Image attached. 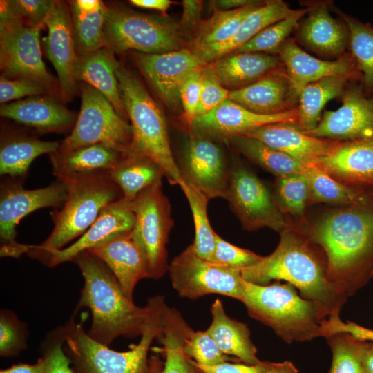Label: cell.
<instances>
[{"label":"cell","instance_id":"cell-35","mask_svg":"<svg viewBox=\"0 0 373 373\" xmlns=\"http://www.w3.org/2000/svg\"><path fill=\"white\" fill-rule=\"evenodd\" d=\"M108 175L120 189L123 198L128 202L133 200L143 190L162 181L165 176L158 164L147 157L137 155H124Z\"/></svg>","mask_w":373,"mask_h":373},{"label":"cell","instance_id":"cell-46","mask_svg":"<svg viewBox=\"0 0 373 373\" xmlns=\"http://www.w3.org/2000/svg\"><path fill=\"white\" fill-rule=\"evenodd\" d=\"M186 356L195 363L204 365H214L229 360L213 339L206 332L187 330L183 343Z\"/></svg>","mask_w":373,"mask_h":373},{"label":"cell","instance_id":"cell-33","mask_svg":"<svg viewBox=\"0 0 373 373\" xmlns=\"http://www.w3.org/2000/svg\"><path fill=\"white\" fill-rule=\"evenodd\" d=\"M60 143L21 133H3L0 144L1 175L25 180L32 161L41 155L55 153Z\"/></svg>","mask_w":373,"mask_h":373},{"label":"cell","instance_id":"cell-4","mask_svg":"<svg viewBox=\"0 0 373 373\" xmlns=\"http://www.w3.org/2000/svg\"><path fill=\"white\" fill-rule=\"evenodd\" d=\"M241 302L252 318L287 343L323 336L322 323L329 317L324 308L300 297L288 283L261 285L245 281Z\"/></svg>","mask_w":373,"mask_h":373},{"label":"cell","instance_id":"cell-60","mask_svg":"<svg viewBox=\"0 0 373 373\" xmlns=\"http://www.w3.org/2000/svg\"><path fill=\"white\" fill-rule=\"evenodd\" d=\"M272 373H298V370L290 361H284L276 363Z\"/></svg>","mask_w":373,"mask_h":373},{"label":"cell","instance_id":"cell-49","mask_svg":"<svg viewBox=\"0 0 373 373\" xmlns=\"http://www.w3.org/2000/svg\"><path fill=\"white\" fill-rule=\"evenodd\" d=\"M52 94L44 84L29 77L8 79L1 75L0 103L7 104L23 97Z\"/></svg>","mask_w":373,"mask_h":373},{"label":"cell","instance_id":"cell-37","mask_svg":"<svg viewBox=\"0 0 373 373\" xmlns=\"http://www.w3.org/2000/svg\"><path fill=\"white\" fill-rule=\"evenodd\" d=\"M350 82L344 77H328L305 86L299 93L296 125L305 133L314 130L321 120L324 106L341 97Z\"/></svg>","mask_w":373,"mask_h":373},{"label":"cell","instance_id":"cell-51","mask_svg":"<svg viewBox=\"0 0 373 373\" xmlns=\"http://www.w3.org/2000/svg\"><path fill=\"white\" fill-rule=\"evenodd\" d=\"M23 23L31 28L44 26V21L52 7V0H11Z\"/></svg>","mask_w":373,"mask_h":373},{"label":"cell","instance_id":"cell-58","mask_svg":"<svg viewBox=\"0 0 373 373\" xmlns=\"http://www.w3.org/2000/svg\"><path fill=\"white\" fill-rule=\"evenodd\" d=\"M251 0H217L209 1L210 8L213 10H231L254 3Z\"/></svg>","mask_w":373,"mask_h":373},{"label":"cell","instance_id":"cell-14","mask_svg":"<svg viewBox=\"0 0 373 373\" xmlns=\"http://www.w3.org/2000/svg\"><path fill=\"white\" fill-rule=\"evenodd\" d=\"M24 179L4 177L0 188V237L3 246L17 243L16 227L21 220L39 209L60 208L68 193V185L59 180L37 189H26Z\"/></svg>","mask_w":373,"mask_h":373},{"label":"cell","instance_id":"cell-17","mask_svg":"<svg viewBox=\"0 0 373 373\" xmlns=\"http://www.w3.org/2000/svg\"><path fill=\"white\" fill-rule=\"evenodd\" d=\"M135 62L166 105L175 108L180 102V90L187 78L207 64L189 48L135 55Z\"/></svg>","mask_w":373,"mask_h":373},{"label":"cell","instance_id":"cell-39","mask_svg":"<svg viewBox=\"0 0 373 373\" xmlns=\"http://www.w3.org/2000/svg\"><path fill=\"white\" fill-rule=\"evenodd\" d=\"M303 175L309 184L311 205L322 202L354 205L365 202L373 195L372 189L342 184L314 164L307 165Z\"/></svg>","mask_w":373,"mask_h":373},{"label":"cell","instance_id":"cell-50","mask_svg":"<svg viewBox=\"0 0 373 373\" xmlns=\"http://www.w3.org/2000/svg\"><path fill=\"white\" fill-rule=\"evenodd\" d=\"M203 68L194 71L187 78L180 90V102L184 111V119L190 131L197 117L201 95Z\"/></svg>","mask_w":373,"mask_h":373},{"label":"cell","instance_id":"cell-42","mask_svg":"<svg viewBox=\"0 0 373 373\" xmlns=\"http://www.w3.org/2000/svg\"><path fill=\"white\" fill-rule=\"evenodd\" d=\"M178 185L188 200L193 215L195 227L193 249L198 256L210 261L216 247V233L211 228L207 216L209 198L184 180Z\"/></svg>","mask_w":373,"mask_h":373},{"label":"cell","instance_id":"cell-1","mask_svg":"<svg viewBox=\"0 0 373 373\" xmlns=\"http://www.w3.org/2000/svg\"><path fill=\"white\" fill-rule=\"evenodd\" d=\"M323 250L327 276L345 300L373 276V195L365 202L325 211L300 224Z\"/></svg>","mask_w":373,"mask_h":373},{"label":"cell","instance_id":"cell-21","mask_svg":"<svg viewBox=\"0 0 373 373\" xmlns=\"http://www.w3.org/2000/svg\"><path fill=\"white\" fill-rule=\"evenodd\" d=\"M135 222V216L130 202L122 197L105 207L93 224L74 243L53 251L39 260L49 267L73 261L79 253L131 231Z\"/></svg>","mask_w":373,"mask_h":373},{"label":"cell","instance_id":"cell-41","mask_svg":"<svg viewBox=\"0 0 373 373\" xmlns=\"http://www.w3.org/2000/svg\"><path fill=\"white\" fill-rule=\"evenodd\" d=\"M329 9L336 12L349 30V47L361 73V84L373 96V27L343 12L329 3Z\"/></svg>","mask_w":373,"mask_h":373},{"label":"cell","instance_id":"cell-38","mask_svg":"<svg viewBox=\"0 0 373 373\" xmlns=\"http://www.w3.org/2000/svg\"><path fill=\"white\" fill-rule=\"evenodd\" d=\"M189 327L174 309L165 306L162 331L156 339L162 345L165 363L161 373H193V364L184 352L183 343Z\"/></svg>","mask_w":373,"mask_h":373},{"label":"cell","instance_id":"cell-11","mask_svg":"<svg viewBox=\"0 0 373 373\" xmlns=\"http://www.w3.org/2000/svg\"><path fill=\"white\" fill-rule=\"evenodd\" d=\"M130 206L135 216L132 231L146 254L151 278H160L169 268L166 244L173 225L162 181L143 190Z\"/></svg>","mask_w":373,"mask_h":373},{"label":"cell","instance_id":"cell-31","mask_svg":"<svg viewBox=\"0 0 373 373\" xmlns=\"http://www.w3.org/2000/svg\"><path fill=\"white\" fill-rule=\"evenodd\" d=\"M296 10L280 0L263 2L241 23L234 36L220 45L206 48L196 54L207 64L236 52L269 25L291 15Z\"/></svg>","mask_w":373,"mask_h":373},{"label":"cell","instance_id":"cell-10","mask_svg":"<svg viewBox=\"0 0 373 373\" xmlns=\"http://www.w3.org/2000/svg\"><path fill=\"white\" fill-rule=\"evenodd\" d=\"M132 142V129L126 119L98 90L83 84L81 108L70 135L61 143L59 152L95 144L110 146L124 155Z\"/></svg>","mask_w":373,"mask_h":373},{"label":"cell","instance_id":"cell-43","mask_svg":"<svg viewBox=\"0 0 373 373\" xmlns=\"http://www.w3.org/2000/svg\"><path fill=\"white\" fill-rule=\"evenodd\" d=\"M274 201L281 213L294 218L301 223L306 220L307 208L311 205V191L307 178L303 174H294L277 178Z\"/></svg>","mask_w":373,"mask_h":373},{"label":"cell","instance_id":"cell-7","mask_svg":"<svg viewBox=\"0 0 373 373\" xmlns=\"http://www.w3.org/2000/svg\"><path fill=\"white\" fill-rule=\"evenodd\" d=\"M151 314L137 344L125 352L111 350L93 339L81 325L66 327L64 338L86 373H146L147 354L153 340L162 331V316L166 303L162 296L149 298Z\"/></svg>","mask_w":373,"mask_h":373},{"label":"cell","instance_id":"cell-47","mask_svg":"<svg viewBox=\"0 0 373 373\" xmlns=\"http://www.w3.org/2000/svg\"><path fill=\"white\" fill-rule=\"evenodd\" d=\"M263 256L233 245L216 233V247L211 262L216 265L242 271L259 262Z\"/></svg>","mask_w":373,"mask_h":373},{"label":"cell","instance_id":"cell-6","mask_svg":"<svg viewBox=\"0 0 373 373\" xmlns=\"http://www.w3.org/2000/svg\"><path fill=\"white\" fill-rule=\"evenodd\" d=\"M68 193L63 205L51 212L53 228L49 236L37 245H22L21 254L40 259L81 237L103 209L122 198V193L108 174L85 176L68 183Z\"/></svg>","mask_w":373,"mask_h":373},{"label":"cell","instance_id":"cell-9","mask_svg":"<svg viewBox=\"0 0 373 373\" xmlns=\"http://www.w3.org/2000/svg\"><path fill=\"white\" fill-rule=\"evenodd\" d=\"M0 67L8 79L29 77L60 93L59 82L49 73L42 59L39 33L42 26H26L11 0L0 1Z\"/></svg>","mask_w":373,"mask_h":373},{"label":"cell","instance_id":"cell-48","mask_svg":"<svg viewBox=\"0 0 373 373\" xmlns=\"http://www.w3.org/2000/svg\"><path fill=\"white\" fill-rule=\"evenodd\" d=\"M229 90L220 82L209 64L202 68V81L197 117L215 109L229 99Z\"/></svg>","mask_w":373,"mask_h":373},{"label":"cell","instance_id":"cell-59","mask_svg":"<svg viewBox=\"0 0 373 373\" xmlns=\"http://www.w3.org/2000/svg\"><path fill=\"white\" fill-rule=\"evenodd\" d=\"M130 3L135 6L151 9L165 13L173 3L169 0H131Z\"/></svg>","mask_w":373,"mask_h":373},{"label":"cell","instance_id":"cell-3","mask_svg":"<svg viewBox=\"0 0 373 373\" xmlns=\"http://www.w3.org/2000/svg\"><path fill=\"white\" fill-rule=\"evenodd\" d=\"M73 262L84 279L79 305L88 307L92 314L88 334L106 346L119 336H142L151 314L150 300L145 307L135 305L107 266L88 250L77 254Z\"/></svg>","mask_w":373,"mask_h":373},{"label":"cell","instance_id":"cell-40","mask_svg":"<svg viewBox=\"0 0 373 373\" xmlns=\"http://www.w3.org/2000/svg\"><path fill=\"white\" fill-rule=\"evenodd\" d=\"M227 141L250 160L277 178L303 174L307 165L258 140L245 135L233 136Z\"/></svg>","mask_w":373,"mask_h":373},{"label":"cell","instance_id":"cell-22","mask_svg":"<svg viewBox=\"0 0 373 373\" xmlns=\"http://www.w3.org/2000/svg\"><path fill=\"white\" fill-rule=\"evenodd\" d=\"M339 182L373 188V139L335 140L327 154L315 164Z\"/></svg>","mask_w":373,"mask_h":373},{"label":"cell","instance_id":"cell-20","mask_svg":"<svg viewBox=\"0 0 373 373\" xmlns=\"http://www.w3.org/2000/svg\"><path fill=\"white\" fill-rule=\"evenodd\" d=\"M277 54L298 94L307 84L328 77L361 81V73L350 52L333 61L322 60L309 55L294 39L289 38Z\"/></svg>","mask_w":373,"mask_h":373},{"label":"cell","instance_id":"cell-18","mask_svg":"<svg viewBox=\"0 0 373 373\" xmlns=\"http://www.w3.org/2000/svg\"><path fill=\"white\" fill-rule=\"evenodd\" d=\"M44 25L48 29L44 41L46 55L57 73L61 97L70 100L77 89L75 67L78 55L71 13L66 3L54 1Z\"/></svg>","mask_w":373,"mask_h":373},{"label":"cell","instance_id":"cell-2","mask_svg":"<svg viewBox=\"0 0 373 373\" xmlns=\"http://www.w3.org/2000/svg\"><path fill=\"white\" fill-rule=\"evenodd\" d=\"M287 221V227L280 233V242L274 252L242 269V278L261 285H269L273 280H285L299 289L302 298L321 306L329 316L339 312L346 300L327 279L323 250L306 236L299 224Z\"/></svg>","mask_w":373,"mask_h":373},{"label":"cell","instance_id":"cell-25","mask_svg":"<svg viewBox=\"0 0 373 373\" xmlns=\"http://www.w3.org/2000/svg\"><path fill=\"white\" fill-rule=\"evenodd\" d=\"M0 115L39 133H62L73 129L77 118L75 113L47 95L1 104Z\"/></svg>","mask_w":373,"mask_h":373},{"label":"cell","instance_id":"cell-26","mask_svg":"<svg viewBox=\"0 0 373 373\" xmlns=\"http://www.w3.org/2000/svg\"><path fill=\"white\" fill-rule=\"evenodd\" d=\"M241 135L258 140L305 165L317 163L327 154L335 142L309 135L290 123L267 124Z\"/></svg>","mask_w":373,"mask_h":373},{"label":"cell","instance_id":"cell-54","mask_svg":"<svg viewBox=\"0 0 373 373\" xmlns=\"http://www.w3.org/2000/svg\"><path fill=\"white\" fill-rule=\"evenodd\" d=\"M22 339L17 326L7 314H1L0 318V352L8 354L22 345Z\"/></svg>","mask_w":373,"mask_h":373},{"label":"cell","instance_id":"cell-61","mask_svg":"<svg viewBox=\"0 0 373 373\" xmlns=\"http://www.w3.org/2000/svg\"><path fill=\"white\" fill-rule=\"evenodd\" d=\"M364 363L368 373H373V343H369L364 354Z\"/></svg>","mask_w":373,"mask_h":373},{"label":"cell","instance_id":"cell-8","mask_svg":"<svg viewBox=\"0 0 373 373\" xmlns=\"http://www.w3.org/2000/svg\"><path fill=\"white\" fill-rule=\"evenodd\" d=\"M104 37L105 47L113 52L163 53L182 49L183 41L173 22L119 6H107Z\"/></svg>","mask_w":373,"mask_h":373},{"label":"cell","instance_id":"cell-27","mask_svg":"<svg viewBox=\"0 0 373 373\" xmlns=\"http://www.w3.org/2000/svg\"><path fill=\"white\" fill-rule=\"evenodd\" d=\"M308 8L298 28L300 42L323 56L339 58L345 55L350 39L345 23L331 15L329 3H315Z\"/></svg>","mask_w":373,"mask_h":373},{"label":"cell","instance_id":"cell-57","mask_svg":"<svg viewBox=\"0 0 373 373\" xmlns=\"http://www.w3.org/2000/svg\"><path fill=\"white\" fill-rule=\"evenodd\" d=\"M0 373H46V360L41 358L35 365H15L11 367L1 370Z\"/></svg>","mask_w":373,"mask_h":373},{"label":"cell","instance_id":"cell-15","mask_svg":"<svg viewBox=\"0 0 373 373\" xmlns=\"http://www.w3.org/2000/svg\"><path fill=\"white\" fill-rule=\"evenodd\" d=\"M342 105L324 112L309 135L337 141L373 139V96L360 82H350L341 96Z\"/></svg>","mask_w":373,"mask_h":373},{"label":"cell","instance_id":"cell-34","mask_svg":"<svg viewBox=\"0 0 373 373\" xmlns=\"http://www.w3.org/2000/svg\"><path fill=\"white\" fill-rule=\"evenodd\" d=\"M107 6L99 0L70 2L74 37L78 55L105 47L104 27Z\"/></svg>","mask_w":373,"mask_h":373},{"label":"cell","instance_id":"cell-29","mask_svg":"<svg viewBox=\"0 0 373 373\" xmlns=\"http://www.w3.org/2000/svg\"><path fill=\"white\" fill-rule=\"evenodd\" d=\"M114 52L104 47L96 51L78 55L75 67V77L101 93L125 119L128 117L123 106L116 70L119 66Z\"/></svg>","mask_w":373,"mask_h":373},{"label":"cell","instance_id":"cell-45","mask_svg":"<svg viewBox=\"0 0 373 373\" xmlns=\"http://www.w3.org/2000/svg\"><path fill=\"white\" fill-rule=\"evenodd\" d=\"M309 11L305 8L296 10L287 17L265 28L255 37L234 52H278L289 35L297 28L299 21Z\"/></svg>","mask_w":373,"mask_h":373},{"label":"cell","instance_id":"cell-30","mask_svg":"<svg viewBox=\"0 0 373 373\" xmlns=\"http://www.w3.org/2000/svg\"><path fill=\"white\" fill-rule=\"evenodd\" d=\"M209 64L222 86L236 89L283 66L278 56L261 52H234Z\"/></svg>","mask_w":373,"mask_h":373},{"label":"cell","instance_id":"cell-44","mask_svg":"<svg viewBox=\"0 0 373 373\" xmlns=\"http://www.w3.org/2000/svg\"><path fill=\"white\" fill-rule=\"evenodd\" d=\"M332 353L329 373H368L364 354L370 341L341 332L327 338Z\"/></svg>","mask_w":373,"mask_h":373},{"label":"cell","instance_id":"cell-24","mask_svg":"<svg viewBox=\"0 0 373 373\" xmlns=\"http://www.w3.org/2000/svg\"><path fill=\"white\" fill-rule=\"evenodd\" d=\"M299 94L283 66L229 92V99L258 114L274 115L298 106Z\"/></svg>","mask_w":373,"mask_h":373},{"label":"cell","instance_id":"cell-16","mask_svg":"<svg viewBox=\"0 0 373 373\" xmlns=\"http://www.w3.org/2000/svg\"><path fill=\"white\" fill-rule=\"evenodd\" d=\"M182 179L209 199H227L231 169L222 149L213 139L190 131L182 167Z\"/></svg>","mask_w":373,"mask_h":373},{"label":"cell","instance_id":"cell-56","mask_svg":"<svg viewBox=\"0 0 373 373\" xmlns=\"http://www.w3.org/2000/svg\"><path fill=\"white\" fill-rule=\"evenodd\" d=\"M46 360V373H73L70 368V359L58 343L50 350Z\"/></svg>","mask_w":373,"mask_h":373},{"label":"cell","instance_id":"cell-53","mask_svg":"<svg viewBox=\"0 0 373 373\" xmlns=\"http://www.w3.org/2000/svg\"><path fill=\"white\" fill-rule=\"evenodd\" d=\"M190 360L193 366L202 373H272L276 365V363L265 362L256 365L224 362L214 365H204Z\"/></svg>","mask_w":373,"mask_h":373},{"label":"cell","instance_id":"cell-32","mask_svg":"<svg viewBox=\"0 0 373 373\" xmlns=\"http://www.w3.org/2000/svg\"><path fill=\"white\" fill-rule=\"evenodd\" d=\"M212 321L206 332L225 355L236 356L245 364L260 363L256 356V348L250 338L247 326L229 317L220 299L211 307Z\"/></svg>","mask_w":373,"mask_h":373},{"label":"cell","instance_id":"cell-5","mask_svg":"<svg viewBox=\"0 0 373 373\" xmlns=\"http://www.w3.org/2000/svg\"><path fill=\"white\" fill-rule=\"evenodd\" d=\"M115 74L121 100L132 129V142L125 155L151 159L162 168L171 184H179L183 179L173 155L162 111L133 73L119 65Z\"/></svg>","mask_w":373,"mask_h":373},{"label":"cell","instance_id":"cell-62","mask_svg":"<svg viewBox=\"0 0 373 373\" xmlns=\"http://www.w3.org/2000/svg\"><path fill=\"white\" fill-rule=\"evenodd\" d=\"M372 190L373 191V188H372Z\"/></svg>","mask_w":373,"mask_h":373},{"label":"cell","instance_id":"cell-52","mask_svg":"<svg viewBox=\"0 0 373 373\" xmlns=\"http://www.w3.org/2000/svg\"><path fill=\"white\" fill-rule=\"evenodd\" d=\"M341 332L348 333L363 341L373 342V330L363 327L353 322H343L341 320L339 312L332 314L322 323L323 336H328Z\"/></svg>","mask_w":373,"mask_h":373},{"label":"cell","instance_id":"cell-55","mask_svg":"<svg viewBox=\"0 0 373 373\" xmlns=\"http://www.w3.org/2000/svg\"><path fill=\"white\" fill-rule=\"evenodd\" d=\"M182 15L181 17V27L184 31L195 32L199 28L202 20L201 13L203 1L198 0H184L182 2Z\"/></svg>","mask_w":373,"mask_h":373},{"label":"cell","instance_id":"cell-28","mask_svg":"<svg viewBox=\"0 0 373 373\" xmlns=\"http://www.w3.org/2000/svg\"><path fill=\"white\" fill-rule=\"evenodd\" d=\"M49 155L53 175L68 183L85 176L109 174L124 154L110 146L95 144Z\"/></svg>","mask_w":373,"mask_h":373},{"label":"cell","instance_id":"cell-23","mask_svg":"<svg viewBox=\"0 0 373 373\" xmlns=\"http://www.w3.org/2000/svg\"><path fill=\"white\" fill-rule=\"evenodd\" d=\"M88 251L109 268L131 300L137 283L141 279L151 278L146 254L132 231Z\"/></svg>","mask_w":373,"mask_h":373},{"label":"cell","instance_id":"cell-12","mask_svg":"<svg viewBox=\"0 0 373 373\" xmlns=\"http://www.w3.org/2000/svg\"><path fill=\"white\" fill-rule=\"evenodd\" d=\"M168 269L172 285L182 298L196 299L207 294H218L242 300L245 280L241 271L200 258L192 245L175 256Z\"/></svg>","mask_w":373,"mask_h":373},{"label":"cell","instance_id":"cell-19","mask_svg":"<svg viewBox=\"0 0 373 373\" xmlns=\"http://www.w3.org/2000/svg\"><path fill=\"white\" fill-rule=\"evenodd\" d=\"M297 122V107L278 114L262 115L252 112L228 99L208 113L196 117L190 131L213 140L216 138L227 140L233 136L267 124H296Z\"/></svg>","mask_w":373,"mask_h":373},{"label":"cell","instance_id":"cell-13","mask_svg":"<svg viewBox=\"0 0 373 373\" xmlns=\"http://www.w3.org/2000/svg\"><path fill=\"white\" fill-rule=\"evenodd\" d=\"M227 200L247 230L269 227L280 233L287 227L286 218L266 186L243 166L231 169Z\"/></svg>","mask_w":373,"mask_h":373},{"label":"cell","instance_id":"cell-36","mask_svg":"<svg viewBox=\"0 0 373 373\" xmlns=\"http://www.w3.org/2000/svg\"><path fill=\"white\" fill-rule=\"evenodd\" d=\"M262 3L256 1L234 10H213L208 19L202 21L189 49L196 55L206 48L228 41L236 33L243 20Z\"/></svg>","mask_w":373,"mask_h":373}]
</instances>
